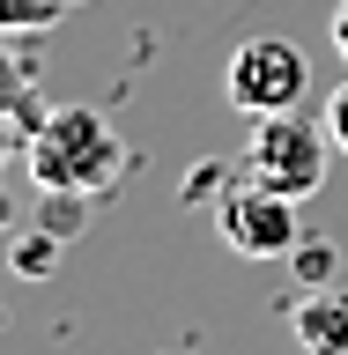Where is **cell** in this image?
<instances>
[{"mask_svg":"<svg viewBox=\"0 0 348 355\" xmlns=\"http://www.w3.org/2000/svg\"><path fill=\"white\" fill-rule=\"evenodd\" d=\"M22 155H30V178H38L44 193H89V200L111 193L119 171H126L119 126H111L104 111H89V104L44 111L38 126H30V141H22Z\"/></svg>","mask_w":348,"mask_h":355,"instance_id":"obj_1","label":"cell"},{"mask_svg":"<svg viewBox=\"0 0 348 355\" xmlns=\"http://www.w3.org/2000/svg\"><path fill=\"white\" fill-rule=\"evenodd\" d=\"M326 163H333V133L326 119H304L297 111H274V119H252V148H245V178H260L289 200H311L326 185Z\"/></svg>","mask_w":348,"mask_h":355,"instance_id":"obj_2","label":"cell"},{"mask_svg":"<svg viewBox=\"0 0 348 355\" xmlns=\"http://www.w3.org/2000/svg\"><path fill=\"white\" fill-rule=\"evenodd\" d=\"M222 96L245 111V119H274V111H297L311 96V60L304 44L289 37H245L222 67Z\"/></svg>","mask_w":348,"mask_h":355,"instance_id":"obj_3","label":"cell"},{"mask_svg":"<svg viewBox=\"0 0 348 355\" xmlns=\"http://www.w3.org/2000/svg\"><path fill=\"white\" fill-rule=\"evenodd\" d=\"M215 230H222V244H230V252H245V259H289V252L304 244V230H297V200L274 193V185H260V178L222 185Z\"/></svg>","mask_w":348,"mask_h":355,"instance_id":"obj_4","label":"cell"},{"mask_svg":"<svg viewBox=\"0 0 348 355\" xmlns=\"http://www.w3.org/2000/svg\"><path fill=\"white\" fill-rule=\"evenodd\" d=\"M289 326H297V348L304 355H348V288L341 282L304 288L297 311H289Z\"/></svg>","mask_w":348,"mask_h":355,"instance_id":"obj_5","label":"cell"},{"mask_svg":"<svg viewBox=\"0 0 348 355\" xmlns=\"http://www.w3.org/2000/svg\"><path fill=\"white\" fill-rule=\"evenodd\" d=\"M0 119H15L22 133L38 126L44 111H38V89H30V67L15 60V44H8V30H0Z\"/></svg>","mask_w":348,"mask_h":355,"instance_id":"obj_6","label":"cell"},{"mask_svg":"<svg viewBox=\"0 0 348 355\" xmlns=\"http://www.w3.org/2000/svg\"><path fill=\"white\" fill-rule=\"evenodd\" d=\"M82 222H89V193H44V207H38V230H44L52 244L82 237Z\"/></svg>","mask_w":348,"mask_h":355,"instance_id":"obj_7","label":"cell"},{"mask_svg":"<svg viewBox=\"0 0 348 355\" xmlns=\"http://www.w3.org/2000/svg\"><path fill=\"white\" fill-rule=\"evenodd\" d=\"M67 15V0H0V30L15 37V30H52Z\"/></svg>","mask_w":348,"mask_h":355,"instance_id":"obj_8","label":"cell"},{"mask_svg":"<svg viewBox=\"0 0 348 355\" xmlns=\"http://www.w3.org/2000/svg\"><path fill=\"white\" fill-rule=\"evenodd\" d=\"M297 274H304V288L333 282V244H297Z\"/></svg>","mask_w":348,"mask_h":355,"instance_id":"obj_9","label":"cell"},{"mask_svg":"<svg viewBox=\"0 0 348 355\" xmlns=\"http://www.w3.org/2000/svg\"><path fill=\"white\" fill-rule=\"evenodd\" d=\"M326 133H333V148L348 155V82H341V89L326 96Z\"/></svg>","mask_w":348,"mask_h":355,"instance_id":"obj_10","label":"cell"},{"mask_svg":"<svg viewBox=\"0 0 348 355\" xmlns=\"http://www.w3.org/2000/svg\"><path fill=\"white\" fill-rule=\"evenodd\" d=\"M15 133H22V126H15V119H0V171H8V155H15V148H22ZM8 222H15V207H8V193H0V230H8Z\"/></svg>","mask_w":348,"mask_h":355,"instance_id":"obj_11","label":"cell"},{"mask_svg":"<svg viewBox=\"0 0 348 355\" xmlns=\"http://www.w3.org/2000/svg\"><path fill=\"white\" fill-rule=\"evenodd\" d=\"M333 52H341V60H348V0H341V8H333Z\"/></svg>","mask_w":348,"mask_h":355,"instance_id":"obj_12","label":"cell"},{"mask_svg":"<svg viewBox=\"0 0 348 355\" xmlns=\"http://www.w3.org/2000/svg\"><path fill=\"white\" fill-rule=\"evenodd\" d=\"M67 8H82V0H67Z\"/></svg>","mask_w":348,"mask_h":355,"instance_id":"obj_13","label":"cell"}]
</instances>
